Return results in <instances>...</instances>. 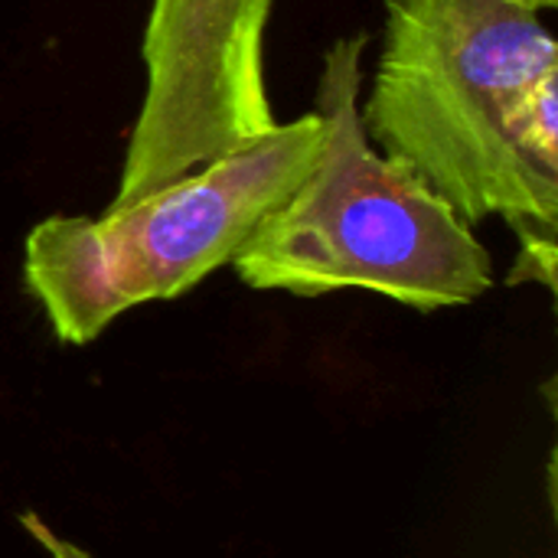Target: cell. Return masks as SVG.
Masks as SVG:
<instances>
[{"label": "cell", "mask_w": 558, "mask_h": 558, "mask_svg": "<svg viewBox=\"0 0 558 558\" xmlns=\"http://www.w3.org/2000/svg\"><path fill=\"white\" fill-rule=\"evenodd\" d=\"M366 141L464 226L504 219L510 284L556 291L558 43L517 0H386Z\"/></svg>", "instance_id": "obj_1"}, {"label": "cell", "mask_w": 558, "mask_h": 558, "mask_svg": "<svg viewBox=\"0 0 558 558\" xmlns=\"http://www.w3.org/2000/svg\"><path fill=\"white\" fill-rule=\"evenodd\" d=\"M366 43L369 33H353L327 49L314 98L320 154L255 226L232 268L255 291L298 298L356 288L425 314L474 304L494 288L487 245L363 134Z\"/></svg>", "instance_id": "obj_2"}, {"label": "cell", "mask_w": 558, "mask_h": 558, "mask_svg": "<svg viewBox=\"0 0 558 558\" xmlns=\"http://www.w3.org/2000/svg\"><path fill=\"white\" fill-rule=\"evenodd\" d=\"M317 111L101 216H49L23 245V281L52 333L85 347L131 307L173 301L232 265L320 154Z\"/></svg>", "instance_id": "obj_3"}, {"label": "cell", "mask_w": 558, "mask_h": 558, "mask_svg": "<svg viewBox=\"0 0 558 558\" xmlns=\"http://www.w3.org/2000/svg\"><path fill=\"white\" fill-rule=\"evenodd\" d=\"M268 16L271 0H154L141 43L147 85L108 209L278 128L265 82Z\"/></svg>", "instance_id": "obj_4"}, {"label": "cell", "mask_w": 558, "mask_h": 558, "mask_svg": "<svg viewBox=\"0 0 558 558\" xmlns=\"http://www.w3.org/2000/svg\"><path fill=\"white\" fill-rule=\"evenodd\" d=\"M517 3H526V7H533V10H556L558 7V0H517Z\"/></svg>", "instance_id": "obj_5"}]
</instances>
